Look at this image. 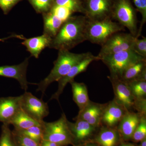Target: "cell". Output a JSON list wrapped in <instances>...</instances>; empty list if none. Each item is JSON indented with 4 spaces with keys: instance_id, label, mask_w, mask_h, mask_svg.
<instances>
[{
    "instance_id": "31",
    "label": "cell",
    "mask_w": 146,
    "mask_h": 146,
    "mask_svg": "<svg viewBox=\"0 0 146 146\" xmlns=\"http://www.w3.org/2000/svg\"><path fill=\"white\" fill-rule=\"evenodd\" d=\"M16 146H40L32 139L27 136L17 133L14 131H12Z\"/></svg>"
},
{
    "instance_id": "40",
    "label": "cell",
    "mask_w": 146,
    "mask_h": 146,
    "mask_svg": "<svg viewBox=\"0 0 146 146\" xmlns=\"http://www.w3.org/2000/svg\"><path fill=\"white\" fill-rule=\"evenodd\" d=\"M140 142V145L138 146H146V138H145Z\"/></svg>"
},
{
    "instance_id": "4",
    "label": "cell",
    "mask_w": 146,
    "mask_h": 146,
    "mask_svg": "<svg viewBox=\"0 0 146 146\" xmlns=\"http://www.w3.org/2000/svg\"><path fill=\"white\" fill-rule=\"evenodd\" d=\"M136 11L131 0L112 1L111 18L126 28L131 35L137 38L138 29Z\"/></svg>"
},
{
    "instance_id": "34",
    "label": "cell",
    "mask_w": 146,
    "mask_h": 146,
    "mask_svg": "<svg viewBox=\"0 0 146 146\" xmlns=\"http://www.w3.org/2000/svg\"><path fill=\"white\" fill-rule=\"evenodd\" d=\"M133 109L135 110L138 113L142 115H146V98L135 99Z\"/></svg>"
},
{
    "instance_id": "42",
    "label": "cell",
    "mask_w": 146,
    "mask_h": 146,
    "mask_svg": "<svg viewBox=\"0 0 146 146\" xmlns=\"http://www.w3.org/2000/svg\"></svg>"
},
{
    "instance_id": "10",
    "label": "cell",
    "mask_w": 146,
    "mask_h": 146,
    "mask_svg": "<svg viewBox=\"0 0 146 146\" xmlns=\"http://www.w3.org/2000/svg\"><path fill=\"white\" fill-rule=\"evenodd\" d=\"M99 60L98 56H95L90 52L89 54L75 65L68 74L59 80L58 82V88L57 91L53 94L50 100H56L59 101L60 95L63 93L64 88L68 83L74 80V78L79 74L85 72L92 62Z\"/></svg>"
},
{
    "instance_id": "22",
    "label": "cell",
    "mask_w": 146,
    "mask_h": 146,
    "mask_svg": "<svg viewBox=\"0 0 146 146\" xmlns=\"http://www.w3.org/2000/svg\"><path fill=\"white\" fill-rule=\"evenodd\" d=\"M43 14L44 31L43 33L52 38L57 34L63 25V21L49 11Z\"/></svg>"
},
{
    "instance_id": "3",
    "label": "cell",
    "mask_w": 146,
    "mask_h": 146,
    "mask_svg": "<svg viewBox=\"0 0 146 146\" xmlns=\"http://www.w3.org/2000/svg\"><path fill=\"white\" fill-rule=\"evenodd\" d=\"M124 30L123 27L111 18L100 21L88 19L86 28V40L102 46L113 34Z\"/></svg>"
},
{
    "instance_id": "41",
    "label": "cell",
    "mask_w": 146,
    "mask_h": 146,
    "mask_svg": "<svg viewBox=\"0 0 146 146\" xmlns=\"http://www.w3.org/2000/svg\"><path fill=\"white\" fill-rule=\"evenodd\" d=\"M82 1H85V0H82Z\"/></svg>"
},
{
    "instance_id": "15",
    "label": "cell",
    "mask_w": 146,
    "mask_h": 146,
    "mask_svg": "<svg viewBox=\"0 0 146 146\" xmlns=\"http://www.w3.org/2000/svg\"><path fill=\"white\" fill-rule=\"evenodd\" d=\"M127 112L124 107L113 99L106 104L102 117V125L110 127H117Z\"/></svg>"
},
{
    "instance_id": "30",
    "label": "cell",
    "mask_w": 146,
    "mask_h": 146,
    "mask_svg": "<svg viewBox=\"0 0 146 146\" xmlns=\"http://www.w3.org/2000/svg\"><path fill=\"white\" fill-rule=\"evenodd\" d=\"M136 9L142 16V21L138 31L137 38L141 35L142 28L146 22V0H132Z\"/></svg>"
},
{
    "instance_id": "21",
    "label": "cell",
    "mask_w": 146,
    "mask_h": 146,
    "mask_svg": "<svg viewBox=\"0 0 146 146\" xmlns=\"http://www.w3.org/2000/svg\"><path fill=\"white\" fill-rule=\"evenodd\" d=\"M70 83L72 86L73 100L80 110L85 107L90 101L87 87L85 84L76 82L74 80Z\"/></svg>"
},
{
    "instance_id": "8",
    "label": "cell",
    "mask_w": 146,
    "mask_h": 146,
    "mask_svg": "<svg viewBox=\"0 0 146 146\" xmlns=\"http://www.w3.org/2000/svg\"><path fill=\"white\" fill-rule=\"evenodd\" d=\"M21 108L30 117L39 123L43 122L44 118L49 114L47 103L27 91L21 95Z\"/></svg>"
},
{
    "instance_id": "2",
    "label": "cell",
    "mask_w": 146,
    "mask_h": 146,
    "mask_svg": "<svg viewBox=\"0 0 146 146\" xmlns=\"http://www.w3.org/2000/svg\"><path fill=\"white\" fill-rule=\"evenodd\" d=\"M89 53L77 54L66 50H58V55L54 63L53 68L48 75L37 84L36 91H41L43 96L51 84L58 81L66 76L75 65L87 56Z\"/></svg>"
},
{
    "instance_id": "17",
    "label": "cell",
    "mask_w": 146,
    "mask_h": 146,
    "mask_svg": "<svg viewBox=\"0 0 146 146\" xmlns=\"http://www.w3.org/2000/svg\"><path fill=\"white\" fill-rule=\"evenodd\" d=\"M141 116L142 115L138 112L133 111H128L124 116L117 127L122 141L131 140Z\"/></svg>"
},
{
    "instance_id": "9",
    "label": "cell",
    "mask_w": 146,
    "mask_h": 146,
    "mask_svg": "<svg viewBox=\"0 0 146 146\" xmlns=\"http://www.w3.org/2000/svg\"><path fill=\"white\" fill-rule=\"evenodd\" d=\"M113 0H85L84 14L91 21L111 18Z\"/></svg>"
},
{
    "instance_id": "16",
    "label": "cell",
    "mask_w": 146,
    "mask_h": 146,
    "mask_svg": "<svg viewBox=\"0 0 146 146\" xmlns=\"http://www.w3.org/2000/svg\"><path fill=\"white\" fill-rule=\"evenodd\" d=\"M21 96L0 98V122L9 125L17 112L21 109Z\"/></svg>"
},
{
    "instance_id": "27",
    "label": "cell",
    "mask_w": 146,
    "mask_h": 146,
    "mask_svg": "<svg viewBox=\"0 0 146 146\" xmlns=\"http://www.w3.org/2000/svg\"><path fill=\"white\" fill-rule=\"evenodd\" d=\"M0 146H16L13 133L9 128V125L3 123L2 126Z\"/></svg>"
},
{
    "instance_id": "32",
    "label": "cell",
    "mask_w": 146,
    "mask_h": 146,
    "mask_svg": "<svg viewBox=\"0 0 146 146\" xmlns=\"http://www.w3.org/2000/svg\"><path fill=\"white\" fill-rule=\"evenodd\" d=\"M49 11L63 22L70 18L73 13V12L68 9L56 5H53Z\"/></svg>"
},
{
    "instance_id": "20",
    "label": "cell",
    "mask_w": 146,
    "mask_h": 146,
    "mask_svg": "<svg viewBox=\"0 0 146 146\" xmlns=\"http://www.w3.org/2000/svg\"><path fill=\"white\" fill-rule=\"evenodd\" d=\"M119 78L126 82L134 80L146 81V59L139 60L131 65Z\"/></svg>"
},
{
    "instance_id": "13",
    "label": "cell",
    "mask_w": 146,
    "mask_h": 146,
    "mask_svg": "<svg viewBox=\"0 0 146 146\" xmlns=\"http://www.w3.org/2000/svg\"><path fill=\"white\" fill-rule=\"evenodd\" d=\"M105 104H100L91 101L82 109L79 110L75 119L83 120L98 129L102 126V119Z\"/></svg>"
},
{
    "instance_id": "36",
    "label": "cell",
    "mask_w": 146,
    "mask_h": 146,
    "mask_svg": "<svg viewBox=\"0 0 146 146\" xmlns=\"http://www.w3.org/2000/svg\"><path fill=\"white\" fill-rule=\"evenodd\" d=\"M18 38L24 40L25 39V37H24L23 35H10V36H7V37H5V38H0V42H4L5 40L7 39H11V38Z\"/></svg>"
},
{
    "instance_id": "26",
    "label": "cell",
    "mask_w": 146,
    "mask_h": 146,
    "mask_svg": "<svg viewBox=\"0 0 146 146\" xmlns=\"http://www.w3.org/2000/svg\"><path fill=\"white\" fill-rule=\"evenodd\" d=\"M127 83L134 98H146V81L134 80Z\"/></svg>"
},
{
    "instance_id": "35",
    "label": "cell",
    "mask_w": 146,
    "mask_h": 146,
    "mask_svg": "<svg viewBox=\"0 0 146 146\" xmlns=\"http://www.w3.org/2000/svg\"><path fill=\"white\" fill-rule=\"evenodd\" d=\"M22 0H0V8L4 13L7 14L13 7Z\"/></svg>"
},
{
    "instance_id": "12",
    "label": "cell",
    "mask_w": 146,
    "mask_h": 146,
    "mask_svg": "<svg viewBox=\"0 0 146 146\" xmlns=\"http://www.w3.org/2000/svg\"><path fill=\"white\" fill-rule=\"evenodd\" d=\"M75 121L74 123L68 121V127L73 137V146L92 141L98 129L83 120L75 119Z\"/></svg>"
},
{
    "instance_id": "39",
    "label": "cell",
    "mask_w": 146,
    "mask_h": 146,
    "mask_svg": "<svg viewBox=\"0 0 146 146\" xmlns=\"http://www.w3.org/2000/svg\"><path fill=\"white\" fill-rule=\"evenodd\" d=\"M119 146H136L134 144L128 143L124 141H122Z\"/></svg>"
},
{
    "instance_id": "28",
    "label": "cell",
    "mask_w": 146,
    "mask_h": 146,
    "mask_svg": "<svg viewBox=\"0 0 146 146\" xmlns=\"http://www.w3.org/2000/svg\"><path fill=\"white\" fill-rule=\"evenodd\" d=\"M145 138H146V117L145 115H142L131 140L134 143H138Z\"/></svg>"
},
{
    "instance_id": "19",
    "label": "cell",
    "mask_w": 146,
    "mask_h": 146,
    "mask_svg": "<svg viewBox=\"0 0 146 146\" xmlns=\"http://www.w3.org/2000/svg\"><path fill=\"white\" fill-rule=\"evenodd\" d=\"M52 40L51 37L43 33L40 36L25 38L22 44L26 47L32 56L38 58L42 50L49 46Z\"/></svg>"
},
{
    "instance_id": "29",
    "label": "cell",
    "mask_w": 146,
    "mask_h": 146,
    "mask_svg": "<svg viewBox=\"0 0 146 146\" xmlns=\"http://www.w3.org/2000/svg\"><path fill=\"white\" fill-rule=\"evenodd\" d=\"M36 12L44 13L48 12L53 5L54 0H28Z\"/></svg>"
},
{
    "instance_id": "24",
    "label": "cell",
    "mask_w": 146,
    "mask_h": 146,
    "mask_svg": "<svg viewBox=\"0 0 146 146\" xmlns=\"http://www.w3.org/2000/svg\"><path fill=\"white\" fill-rule=\"evenodd\" d=\"M53 5L65 7L73 13L78 12L84 14V4L82 0H54Z\"/></svg>"
},
{
    "instance_id": "33",
    "label": "cell",
    "mask_w": 146,
    "mask_h": 146,
    "mask_svg": "<svg viewBox=\"0 0 146 146\" xmlns=\"http://www.w3.org/2000/svg\"><path fill=\"white\" fill-rule=\"evenodd\" d=\"M132 50L141 56L146 58V38L143 36L142 39L136 38L134 40Z\"/></svg>"
},
{
    "instance_id": "1",
    "label": "cell",
    "mask_w": 146,
    "mask_h": 146,
    "mask_svg": "<svg viewBox=\"0 0 146 146\" xmlns=\"http://www.w3.org/2000/svg\"><path fill=\"white\" fill-rule=\"evenodd\" d=\"M87 21L85 16H71L63 23L57 34L52 38L48 48L70 51L86 41Z\"/></svg>"
},
{
    "instance_id": "18",
    "label": "cell",
    "mask_w": 146,
    "mask_h": 146,
    "mask_svg": "<svg viewBox=\"0 0 146 146\" xmlns=\"http://www.w3.org/2000/svg\"><path fill=\"white\" fill-rule=\"evenodd\" d=\"M91 141L98 146H119L123 141L117 127L102 125Z\"/></svg>"
},
{
    "instance_id": "6",
    "label": "cell",
    "mask_w": 146,
    "mask_h": 146,
    "mask_svg": "<svg viewBox=\"0 0 146 146\" xmlns=\"http://www.w3.org/2000/svg\"><path fill=\"white\" fill-rule=\"evenodd\" d=\"M146 59L136 54L133 50L106 55L100 57L107 66L110 72V76L119 78L126 69L139 60Z\"/></svg>"
},
{
    "instance_id": "14",
    "label": "cell",
    "mask_w": 146,
    "mask_h": 146,
    "mask_svg": "<svg viewBox=\"0 0 146 146\" xmlns=\"http://www.w3.org/2000/svg\"><path fill=\"white\" fill-rule=\"evenodd\" d=\"M28 65L29 58H27L18 65L1 66L0 76L15 79L19 82L21 88L27 91L29 84L27 78Z\"/></svg>"
},
{
    "instance_id": "37",
    "label": "cell",
    "mask_w": 146,
    "mask_h": 146,
    "mask_svg": "<svg viewBox=\"0 0 146 146\" xmlns=\"http://www.w3.org/2000/svg\"><path fill=\"white\" fill-rule=\"evenodd\" d=\"M40 146H59L57 144L50 141L43 140L40 143Z\"/></svg>"
},
{
    "instance_id": "11",
    "label": "cell",
    "mask_w": 146,
    "mask_h": 146,
    "mask_svg": "<svg viewBox=\"0 0 146 146\" xmlns=\"http://www.w3.org/2000/svg\"><path fill=\"white\" fill-rule=\"evenodd\" d=\"M108 77L113 87L115 94L114 100L128 111H132L135 98L127 83L118 78L110 76Z\"/></svg>"
},
{
    "instance_id": "38",
    "label": "cell",
    "mask_w": 146,
    "mask_h": 146,
    "mask_svg": "<svg viewBox=\"0 0 146 146\" xmlns=\"http://www.w3.org/2000/svg\"><path fill=\"white\" fill-rule=\"evenodd\" d=\"M76 146H98L97 144L96 143H94L93 141H91L90 142H87V143H85L81 144V145H79Z\"/></svg>"
},
{
    "instance_id": "5",
    "label": "cell",
    "mask_w": 146,
    "mask_h": 146,
    "mask_svg": "<svg viewBox=\"0 0 146 146\" xmlns=\"http://www.w3.org/2000/svg\"><path fill=\"white\" fill-rule=\"evenodd\" d=\"M66 115L63 113L57 121L42 123L43 140L50 141L59 146H74L72 136L68 123Z\"/></svg>"
},
{
    "instance_id": "23",
    "label": "cell",
    "mask_w": 146,
    "mask_h": 146,
    "mask_svg": "<svg viewBox=\"0 0 146 146\" xmlns=\"http://www.w3.org/2000/svg\"><path fill=\"white\" fill-rule=\"evenodd\" d=\"M42 123L34 120L21 108L10 121L9 125H12L16 130H21L33 126L42 125Z\"/></svg>"
},
{
    "instance_id": "25",
    "label": "cell",
    "mask_w": 146,
    "mask_h": 146,
    "mask_svg": "<svg viewBox=\"0 0 146 146\" xmlns=\"http://www.w3.org/2000/svg\"><path fill=\"white\" fill-rule=\"evenodd\" d=\"M17 133L22 134L32 139L38 143L40 144L43 140V130L42 126L35 125L26 129L13 130Z\"/></svg>"
},
{
    "instance_id": "7",
    "label": "cell",
    "mask_w": 146,
    "mask_h": 146,
    "mask_svg": "<svg viewBox=\"0 0 146 146\" xmlns=\"http://www.w3.org/2000/svg\"><path fill=\"white\" fill-rule=\"evenodd\" d=\"M136 38L130 33H124L122 31L113 34L101 46V49L97 56L99 60L100 57L106 55L132 50Z\"/></svg>"
}]
</instances>
